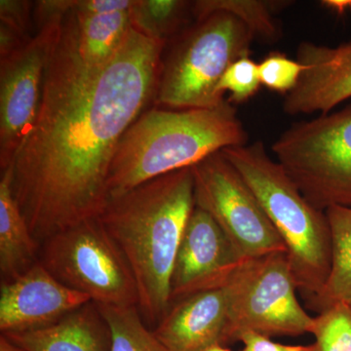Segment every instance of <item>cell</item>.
<instances>
[{"instance_id":"obj_12","label":"cell","mask_w":351,"mask_h":351,"mask_svg":"<svg viewBox=\"0 0 351 351\" xmlns=\"http://www.w3.org/2000/svg\"><path fill=\"white\" fill-rule=\"evenodd\" d=\"M92 302L60 282L40 263L0 288L1 334L34 331L55 324Z\"/></svg>"},{"instance_id":"obj_29","label":"cell","mask_w":351,"mask_h":351,"mask_svg":"<svg viewBox=\"0 0 351 351\" xmlns=\"http://www.w3.org/2000/svg\"><path fill=\"white\" fill-rule=\"evenodd\" d=\"M0 351H29L22 348V346L16 345L12 343L8 338H6L4 335L1 334L0 336Z\"/></svg>"},{"instance_id":"obj_16","label":"cell","mask_w":351,"mask_h":351,"mask_svg":"<svg viewBox=\"0 0 351 351\" xmlns=\"http://www.w3.org/2000/svg\"><path fill=\"white\" fill-rule=\"evenodd\" d=\"M36 241L11 191L6 173L0 177V274L1 282L20 276L39 262Z\"/></svg>"},{"instance_id":"obj_2","label":"cell","mask_w":351,"mask_h":351,"mask_svg":"<svg viewBox=\"0 0 351 351\" xmlns=\"http://www.w3.org/2000/svg\"><path fill=\"white\" fill-rule=\"evenodd\" d=\"M195 206L189 167L110 197L99 217L130 265L137 284L138 311L152 330L170 307L173 267Z\"/></svg>"},{"instance_id":"obj_15","label":"cell","mask_w":351,"mask_h":351,"mask_svg":"<svg viewBox=\"0 0 351 351\" xmlns=\"http://www.w3.org/2000/svg\"><path fill=\"white\" fill-rule=\"evenodd\" d=\"M2 335L29 351L112 350L110 325L93 302L43 329Z\"/></svg>"},{"instance_id":"obj_11","label":"cell","mask_w":351,"mask_h":351,"mask_svg":"<svg viewBox=\"0 0 351 351\" xmlns=\"http://www.w3.org/2000/svg\"><path fill=\"white\" fill-rule=\"evenodd\" d=\"M243 261L215 219L195 205L173 267L171 304L225 285Z\"/></svg>"},{"instance_id":"obj_7","label":"cell","mask_w":351,"mask_h":351,"mask_svg":"<svg viewBox=\"0 0 351 351\" xmlns=\"http://www.w3.org/2000/svg\"><path fill=\"white\" fill-rule=\"evenodd\" d=\"M39 263L60 282L95 304L138 307L137 284L130 265L99 218L44 240Z\"/></svg>"},{"instance_id":"obj_25","label":"cell","mask_w":351,"mask_h":351,"mask_svg":"<svg viewBox=\"0 0 351 351\" xmlns=\"http://www.w3.org/2000/svg\"><path fill=\"white\" fill-rule=\"evenodd\" d=\"M34 5V1L27 0H1L0 23L8 25L24 36H31Z\"/></svg>"},{"instance_id":"obj_24","label":"cell","mask_w":351,"mask_h":351,"mask_svg":"<svg viewBox=\"0 0 351 351\" xmlns=\"http://www.w3.org/2000/svg\"><path fill=\"white\" fill-rule=\"evenodd\" d=\"M304 66L281 53H270L258 64L262 85L270 91L286 96L297 86Z\"/></svg>"},{"instance_id":"obj_26","label":"cell","mask_w":351,"mask_h":351,"mask_svg":"<svg viewBox=\"0 0 351 351\" xmlns=\"http://www.w3.org/2000/svg\"><path fill=\"white\" fill-rule=\"evenodd\" d=\"M73 5V0H39L34 2L32 19L36 32L46 25L63 20Z\"/></svg>"},{"instance_id":"obj_1","label":"cell","mask_w":351,"mask_h":351,"mask_svg":"<svg viewBox=\"0 0 351 351\" xmlns=\"http://www.w3.org/2000/svg\"><path fill=\"white\" fill-rule=\"evenodd\" d=\"M69 13L51 49L38 117L1 172L39 244L103 213L115 149L154 100L166 46L131 27L108 64L89 68Z\"/></svg>"},{"instance_id":"obj_8","label":"cell","mask_w":351,"mask_h":351,"mask_svg":"<svg viewBox=\"0 0 351 351\" xmlns=\"http://www.w3.org/2000/svg\"><path fill=\"white\" fill-rule=\"evenodd\" d=\"M230 292L228 346L244 332L272 337L311 332L314 317L297 299L287 253H272L240 263L228 281Z\"/></svg>"},{"instance_id":"obj_5","label":"cell","mask_w":351,"mask_h":351,"mask_svg":"<svg viewBox=\"0 0 351 351\" xmlns=\"http://www.w3.org/2000/svg\"><path fill=\"white\" fill-rule=\"evenodd\" d=\"M253 34L223 11L195 21L163 51L154 101L168 110L214 108L226 100L218 85L226 69L249 56Z\"/></svg>"},{"instance_id":"obj_28","label":"cell","mask_w":351,"mask_h":351,"mask_svg":"<svg viewBox=\"0 0 351 351\" xmlns=\"http://www.w3.org/2000/svg\"><path fill=\"white\" fill-rule=\"evenodd\" d=\"M325 7L332 12L343 14L351 9V0H326L323 1Z\"/></svg>"},{"instance_id":"obj_17","label":"cell","mask_w":351,"mask_h":351,"mask_svg":"<svg viewBox=\"0 0 351 351\" xmlns=\"http://www.w3.org/2000/svg\"><path fill=\"white\" fill-rule=\"evenodd\" d=\"M69 16L78 54L91 69L103 68L112 59L132 27L130 10L95 14L71 8Z\"/></svg>"},{"instance_id":"obj_21","label":"cell","mask_w":351,"mask_h":351,"mask_svg":"<svg viewBox=\"0 0 351 351\" xmlns=\"http://www.w3.org/2000/svg\"><path fill=\"white\" fill-rule=\"evenodd\" d=\"M98 306L112 331L110 351H172L145 324L137 306Z\"/></svg>"},{"instance_id":"obj_9","label":"cell","mask_w":351,"mask_h":351,"mask_svg":"<svg viewBox=\"0 0 351 351\" xmlns=\"http://www.w3.org/2000/svg\"><path fill=\"white\" fill-rule=\"evenodd\" d=\"M195 205L218 223L242 260L287 253L250 188L221 152L191 167Z\"/></svg>"},{"instance_id":"obj_6","label":"cell","mask_w":351,"mask_h":351,"mask_svg":"<svg viewBox=\"0 0 351 351\" xmlns=\"http://www.w3.org/2000/svg\"><path fill=\"white\" fill-rule=\"evenodd\" d=\"M277 162L314 207L351 208V103L297 122L272 145Z\"/></svg>"},{"instance_id":"obj_10","label":"cell","mask_w":351,"mask_h":351,"mask_svg":"<svg viewBox=\"0 0 351 351\" xmlns=\"http://www.w3.org/2000/svg\"><path fill=\"white\" fill-rule=\"evenodd\" d=\"M61 21L41 27L25 46L0 59V171L8 169L36 122L46 68Z\"/></svg>"},{"instance_id":"obj_18","label":"cell","mask_w":351,"mask_h":351,"mask_svg":"<svg viewBox=\"0 0 351 351\" xmlns=\"http://www.w3.org/2000/svg\"><path fill=\"white\" fill-rule=\"evenodd\" d=\"M332 237V267L322 292L306 306L317 313L338 302L351 306V208L327 209Z\"/></svg>"},{"instance_id":"obj_30","label":"cell","mask_w":351,"mask_h":351,"mask_svg":"<svg viewBox=\"0 0 351 351\" xmlns=\"http://www.w3.org/2000/svg\"><path fill=\"white\" fill-rule=\"evenodd\" d=\"M204 351H233L232 350H228L226 346L217 345L214 346H211V348H207L206 350Z\"/></svg>"},{"instance_id":"obj_14","label":"cell","mask_w":351,"mask_h":351,"mask_svg":"<svg viewBox=\"0 0 351 351\" xmlns=\"http://www.w3.org/2000/svg\"><path fill=\"white\" fill-rule=\"evenodd\" d=\"M228 281L171 304L152 329L156 338L172 351H204L217 345L228 346Z\"/></svg>"},{"instance_id":"obj_3","label":"cell","mask_w":351,"mask_h":351,"mask_svg":"<svg viewBox=\"0 0 351 351\" xmlns=\"http://www.w3.org/2000/svg\"><path fill=\"white\" fill-rule=\"evenodd\" d=\"M247 143L248 134L228 100L214 108L145 110L117 145L108 173V195H122Z\"/></svg>"},{"instance_id":"obj_19","label":"cell","mask_w":351,"mask_h":351,"mask_svg":"<svg viewBox=\"0 0 351 351\" xmlns=\"http://www.w3.org/2000/svg\"><path fill=\"white\" fill-rule=\"evenodd\" d=\"M193 3L184 0H133L132 27L145 38L167 45L195 22Z\"/></svg>"},{"instance_id":"obj_20","label":"cell","mask_w":351,"mask_h":351,"mask_svg":"<svg viewBox=\"0 0 351 351\" xmlns=\"http://www.w3.org/2000/svg\"><path fill=\"white\" fill-rule=\"evenodd\" d=\"M288 3L265 0H197L193 1V12L195 21L217 11L232 14L250 29L254 38L272 44L282 36L276 14Z\"/></svg>"},{"instance_id":"obj_27","label":"cell","mask_w":351,"mask_h":351,"mask_svg":"<svg viewBox=\"0 0 351 351\" xmlns=\"http://www.w3.org/2000/svg\"><path fill=\"white\" fill-rule=\"evenodd\" d=\"M239 341L244 345V348L241 351H315L313 345H282L271 341L267 337L252 331L244 332L240 336Z\"/></svg>"},{"instance_id":"obj_4","label":"cell","mask_w":351,"mask_h":351,"mask_svg":"<svg viewBox=\"0 0 351 351\" xmlns=\"http://www.w3.org/2000/svg\"><path fill=\"white\" fill-rule=\"evenodd\" d=\"M257 198L287 249L298 291L306 302L322 292L332 267V237L326 212L302 195L263 142L221 152Z\"/></svg>"},{"instance_id":"obj_13","label":"cell","mask_w":351,"mask_h":351,"mask_svg":"<svg viewBox=\"0 0 351 351\" xmlns=\"http://www.w3.org/2000/svg\"><path fill=\"white\" fill-rule=\"evenodd\" d=\"M297 60L304 71L297 86L284 98L286 114H327L351 98V40L337 47L302 41Z\"/></svg>"},{"instance_id":"obj_22","label":"cell","mask_w":351,"mask_h":351,"mask_svg":"<svg viewBox=\"0 0 351 351\" xmlns=\"http://www.w3.org/2000/svg\"><path fill=\"white\" fill-rule=\"evenodd\" d=\"M311 334L315 351H351V306L332 304L314 317Z\"/></svg>"},{"instance_id":"obj_23","label":"cell","mask_w":351,"mask_h":351,"mask_svg":"<svg viewBox=\"0 0 351 351\" xmlns=\"http://www.w3.org/2000/svg\"><path fill=\"white\" fill-rule=\"evenodd\" d=\"M261 85L258 64L247 56L228 66L219 83L218 93L223 97L230 93V103L242 104L255 96Z\"/></svg>"}]
</instances>
